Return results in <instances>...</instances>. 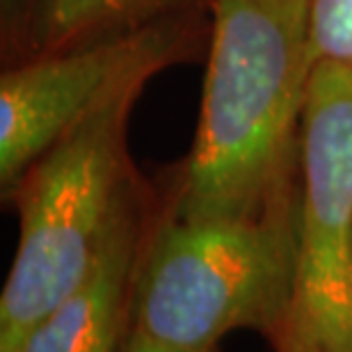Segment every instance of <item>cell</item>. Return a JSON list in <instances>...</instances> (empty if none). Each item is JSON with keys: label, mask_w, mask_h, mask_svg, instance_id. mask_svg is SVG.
<instances>
[{"label": "cell", "mask_w": 352, "mask_h": 352, "mask_svg": "<svg viewBox=\"0 0 352 352\" xmlns=\"http://www.w3.org/2000/svg\"><path fill=\"white\" fill-rule=\"evenodd\" d=\"M160 69L142 67L124 78L12 192L21 234L0 295V352H16L89 272L138 186L126 156V124L146 80Z\"/></svg>", "instance_id": "obj_3"}, {"label": "cell", "mask_w": 352, "mask_h": 352, "mask_svg": "<svg viewBox=\"0 0 352 352\" xmlns=\"http://www.w3.org/2000/svg\"><path fill=\"white\" fill-rule=\"evenodd\" d=\"M176 0H34V41L41 53L126 32L158 19Z\"/></svg>", "instance_id": "obj_7"}, {"label": "cell", "mask_w": 352, "mask_h": 352, "mask_svg": "<svg viewBox=\"0 0 352 352\" xmlns=\"http://www.w3.org/2000/svg\"><path fill=\"white\" fill-rule=\"evenodd\" d=\"M298 174V286L291 327L279 341H298L316 352H352L350 67H314Z\"/></svg>", "instance_id": "obj_4"}, {"label": "cell", "mask_w": 352, "mask_h": 352, "mask_svg": "<svg viewBox=\"0 0 352 352\" xmlns=\"http://www.w3.org/2000/svg\"><path fill=\"white\" fill-rule=\"evenodd\" d=\"M298 286V190L248 215L183 220L165 213L140 254L131 327L176 352H215L254 329L277 343Z\"/></svg>", "instance_id": "obj_2"}, {"label": "cell", "mask_w": 352, "mask_h": 352, "mask_svg": "<svg viewBox=\"0 0 352 352\" xmlns=\"http://www.w3.org/2000/svg\"><path fill=\"white\" fill-rule=\"evenodd\" d=\"M140 186L131 190L85 279L28 334L16 352H115L131 320L133 286L146 238Z\"/></svg>", "instance_id": "obj_6"}, {"label": "cell", "mask_w": 352, "mask_h": 352, "mask_svg": "<svg viewBox=\"0 0 352 352\" xmlns=\"http://www.w3.org/2000/svg\"><path fill=\"white\" fill-rule=\"evenodd\" d=\"M126 332H129V336H126V343L119 348V352H176V350L160 346L156 341L146 339L142 332H138V329H133V327H129Z\"/></svg>", "instance_id": "obj_9"}, {"label": "cell", "mask_w": 352, "mask_h": 352, "mask_svg": "<svg viewBox=\"0 0 352 352\" xmlns=\"http://www.w3.org/2000/svg\"><path fill=\"white\" fill-rule=\"evenodd\" d=\"M274 352H316V350L302 346V343H298V341L284 339V341H279L277 346H274Z\"/></svg>", "instance_id": "obj_10"}, {"label": "cell", "mask_w": 352, "mask_h": 352, "mask_svg": "<svg viewBox=\"0 0 352 352\" xmlns=\"http://www.w3.org/2000/svg\"><path fill=\"white\" fill-rule=\"evenodd\" d=\"M309 48L314 67L332 62L352 69V0L309 3Z\"/></svg>", "instance_id": "obj_8"}, {"label": "cell", "mask_w": 352, "mask_h": 352, "mask_svg": "<svg viewBox=\"0 0 352 352\" xmlns=\"http://www.w3.org/2000/svg\"><path fill=\"white\" fill-rule=\"evenodd\" d=\"M186 32L156 19L87 44L39 53L0 78V186L12 197L28 170L53 149L124 78L165 67L183 51Z\"/></svg>", "instance_id": "obj_5"}, {"label": "cell", "mask_w": 352, "mask_h": 352, "mask_svg": "<svg viewBox=\"0 0 352 352\" xmlns=\"http://www.w3.org/2000/svg\"><path fill=\"white\" fill-rule=\"evenodd\" d=\"M311 0H210V55L192 149L167 213L248 215L295 190L314 60Z\"/></svg>", "instance_id": "obj_1"}, {"label": "cell", "mask_w": 352, "mask_h": 352, "mask_svg": "<svg viewBox=\"0 0 352 352\" xmlns=\"http://www.w3.org/2000/svg\"><path fill=\"white\" fill-rule=\"evenodd\" d=\"M21 3V0H3V5H5V12L7 10H14V7H16Z\"/></svg>", "instance_id": "obj_11"}]
</instances>
